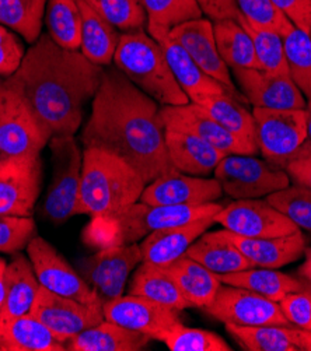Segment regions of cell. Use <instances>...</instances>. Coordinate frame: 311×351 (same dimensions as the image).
Wrapping results in <instances>:
<instances>
[{
  "mask_svg": "<svg viewBox=\"0 0 311 351\" xmlns=\"http://www.w3.org/2000/svg\"><path fill=\"white\" fill-rule=\"evenodd\" d=\"M129 294L146 297L177 311L191 308L167 269L145 261L132 277Z\"/></svg>",
  "mask_w": 311,
  "mask_h": 351,
  "instance_id": "obj_34",
  "label": "cell"
},
{
  "mask_svg": "<svg viewBox=\"0 0 311 351\" xmlns=\"http://www.w3.org/2000/svg\"><path fill=\"white\" fill-rule=\"evenodd\" d=\"M278 304L290 325L311 330V294L307 290L289 293Z\"/></svg>",
  "mask_w": 311,
  "mask_h": 351,
  "instance_id": "obj_47",
  "label": "cell"
},
{
  "mask_svg": "<svg viewBox=\"0 0 311 351\" xmlns=\"http://www.w3.org/2000/svg\"><path fill=\"white\" fill-rule=\"evenodd\" d=\"M137 243L111 245L100 252L78 261V273L106 304L122 295L129 274L142 262Z\"/></svg>",
  "mask_w": 311,
  "mask_h": 351,
  "instance_id": "obj_10",
  "label": "cell"
},
{
  "mask_svg": "<svg viewBox=\"0 0 311 351\" xmlns=\"http://www.w3.org/2000/svg\"><path fill=\"white\" fill-rule=\"evenodd\" d=\"M148 32L161 45L172 75L191 102H195L207 94H230L234 98L241 99L240 95L230 91L226 86L207 76L187 53V51L176 40L171 38L170 31L148 28Z\"/></svg>",
  "mask_w": 311,
  "mask_h": 351,
  "instance_id": "obj_21",
  "label": "cell"
},
{
  "mask_svg": "<svg viewBox=\"0 0 311 351\" xmlns=\"http://www.w3.org/2000/svg\"><path fill=\"white\" fill-rule=\"evenodd\" d=\"M215 223L224 230L247 238H272L289 235L300 230L268 200L243 199L223 207Z\"/></svg>",
  "mask_w": 311,
  "mask_h": 351,
  "instance_id": "obj_14",
  "label": "cell"
},
{
  "mask_svg": "<svg viewBox=\"0 0 311 351\" xmlns=\"http://www.w3.org/2000/svg\"><path fill=\"white\" fill-rule=\"evenodd\" d=\"M45 24L47 34L59 47L80 51L82 14L76 0H48Z\"/></svg>",
  "mask_w": 311,
  "mask_h": 351,
  "instance_id": "obj_36",
  "label": "cell"
},
{
  "mask_svg": "<svg viewBox=\"0 0 311 351\" xmlns=\"http://www.w3.org/2000/svg\"><path fill=\"white\" fill-rule=\"evenodd\" d=\"M244 98L254 108L306 110L307 99L289 75H273L261 69H233Z\"/></svg>",
  "mask_w": 311,
  "mask_h": 351,
  "instance_id": "obj_17",
  "label": "cell"
},
{
  "mask_svg": "<svg viewBox=\"0 0 311 351\" xmlns=\"http://www.w3.org/2000/svg\"><path fill=\"white\" fill-rule=\"evenodd\" d=\"M171 351H231L233 348L219 335L195 328H187L181 322L163 332L159 339Z\"/></svg>",
  "mask_w": 311,
  "mask_h": 351,
  "instance_id": "obj_41",
  "label": "cell"
},
{
  "mask_svg": "<svg viewBox=\"0 0 311 351\" xmlns=\"http://www.w3.org/2000/svg\"><path fill=\"white\" fill-rule=\"evenodd\" d=\"M300 280H301V283H303V289L307 290L311 294V283H308L307 280H304V278H300Z\"/></svg>",
  "mask_w": 311,
  "mask_h": 351,
  "instance_id": "obj_54",
  "label": "cell"
},
{
  "mask_svg": "<svg viewBox=\"0 0 311 351\" xmlns=\"http://www.w3.org/2000/svg\"><path fill=\"white\" fill-rule=\"evenodd\" d=\"M160 115L165 129L192 133L226 156L250 154L237 137L227 132L209 112L195 102L177 105V107H161Z\"/></svg>",
  "mask_w": 311,
  "mask_h": 351,
  "instance_id": "obj_20",
  "label": "cell"
},
{
  "mask_svg": "<svg viewBox=\"0 0 311 351\" xmlns=\"http://www.w3.org/2000/svg\"><path fill=\"white\" fill-rule=\"evenodd\" d=\"M306 156H311V152H310V153H308V154H306ZM300 157H301V156H300Z\"/></svg>",
  "mask_w": 311,
  "mask_h": 351,
  "instance_id": "obj_55",
  "label": "cell"
},
{
  "mask_svg": "<svg viewBox=\"0 0 311 351\" xmlns=\"http://www.w3.org/2000/svg\"><path fill=\"white\" fill-rule=\"evenodd\" d=\"M31 315L43 322L59 341L67 344L83 330L101 324V305H87L72 298L58 295L41 286Z\"/></svg>",
  "mask_w": 311,
  "mask_h": 351,
  "instance_id": "obj_13",
  "label": "cell"
},
{
  "mask_svg": "<svg viewBox=\"0 0 311 351\" xmlns=\"http://www.w3.org/2000/svg\"><path fill=\"white\" fill-rule=\"evenodd\" d=\"M152 337L104 319L66 344V351H141Z\"/></svg>",
  "mask_w": 311,
  "mask_h": 351,
  "instance_id": "obj_30",
  "label": "cell"
},
{
  "mask_svg": "<svg viewBox=\"0 0 311 351\" xmlns=\"http://www.w3.org/2000/svg\"><path fill=\"white\" fill-rule=\"evenodd\" d=\"M25 55L24 47L17 35L0 24V76H13Z\"/></svg>",
  "mask_w": 311,
  "mask_h": 351,
  "instance_id": "obj_46",
  "label": "cell"
},
{
  "mask_svg": "<svg viewBox=\"0 0 311 351\" xmlns=\"http://www.w3.org/2000/svg\"><path fill=\"white\" fill-rule=\"evenodd\" d=\"M145 186L141 173L125 160L102 149H84L76 215L113 221L139 202Z\"/></svg>",
  "mask_w": 311,
  "mask_h": 351,
  "instance_id": "obj_3",
  "label": "cell"
},
{
  "mask_svg": "<svg viewBox=\"0 0 311 351\" xmlns=\"http://www.w3.org/2000/svg\"><path fill=\"white\" fill-rule=\"evenodd\" d=\"M8 263L0 258V309H2L5 301V273H6Z\"/></svg>",
  "mask_w": 311,
  "mask_h": 351,
  "instance_id": "obj_53",
  "label": "cell"
},
{
  "mask_svg": "<svg viewBox=\"0 0 311 351\" xmlns=\"http://www.w3.org/2000/svg\"><path fill=\"white\" fill-rule=\"evenodd\" d=\"M187 256L196 261L215 274H227L254 267L229 239L226 230L203 232L185 252Z\"/></svg>",
  "mask_w": 311,
  "mask_h": 351,
  "instance_id": "obj_28",
  "label": "cell"
},
{
  "mask_svg": "<svg viewBox=\"0 0 311 351\" xmlns=\"http://www.w3.org/2000/svg\"><path fill=\"white\" fill-rule=\"evenodd\" d=\"M285 169L293 184H299L311 189V156L293 158Z\"/></svg>",
  "mask_w": 311,
  "mask_h": 351,
  "instance_id": "obj_50",
  "label": "cell"
},
{
  "mask_svg": "<svg viewBox=\"0 0 311 351\" xmlns=\"http://www.w3.org/2000/svg\"><path fill=\"white\" fill-rule=\"evenodd\" d=\"M257 146L264 158L281 168L296 157L307 137L306 110H253Z\"/></svg>",
  "mask_w": 311,
  "mask_h": 351,
  "instance_id": "obj_9",
  "label": "cell"
},
{
  "mask_svg": "<svg viewBox=\"0 0 311 351\" xmlns=\"http://www.w3.org/2000/svg\"><path fill=\"white\" fill-rule=\"evenodd\" d=\"M104 318L126 329L159 339L180 322V311L161 305L142 295H121L104 304Z\"/></svg>",
  "mask_w": 311,
  "mask_h": 351,
  "instance_id": "obj_16",
  "label": "cell"
},
{
  "mask_svg": "<svg viewBox=\"0 0 311 351\" xmlns=\"http://www.w3.org/2000/svg\"><path fill=\"white\" fill-rule=\"evenodd\" d=\"M235 5L241 17L254 27L275 29L281 34L292 23L270 0H235Z\"/></svg>",
  "mask_w": 311,
  "mask_h": 351,
  "instance_id": "obj_45",
  "label": "cell"
},
{
  "mask_svg": "<svg viewBox=\"0 0 311 351\" xmlns=\"http://www.w3.org/2000/svg\"><path fill=\"white\" fill-rule=\"evenodd\" d=\"M215 216L195 220L192 223L163 228L150 232L139 243L142 259L157 266H167L185 255L191 245L215 224Z\"/></svg>",
  "mask_w": 311,
  "mask_h": 351,
  "instance_id": "obj_24",
  "label": "cell"
},
{
  "mask_svg": "<svg viewBox=\"0 0 311 351\" xmlns=\"http://www.w3.org/2000/svg\"><path fill=\"white\" fill-rule=\"evenodd\" d=\"M48 0H0V24L8 27L30 45L43 34Z\"/></svg>",
  "mask_w": 311,
  "mask_h": 351,
  "instance_id": "obj_37",
  "label": "cell"
},
{
  "mask_svg": "<svg viewBox=\"0 0 311 351\" xmlns=\"http://www.w3.org/2000/svg\"><path fill=\"white\" fill-rule=\"evenodd\" d=\"M146 16V28L172 29L189 20L203 17L196 0H141Z\"/></svg>",
  "mask_w": 311,
  "mask_h": 351,
  "instance_id": "obj_40",
  "label": "cell"
},
{
  "mask_svg": "<svg viewBox=\"0 0 311 351\" xmlns=\"http://www.w3.org/2000/svg\"><path fill=\"white\" fill-rule=\"evenodd\" d=\"M203 311L224 325L250 328L290 325L278 302L227 285L219 287L215 300Z\"/></svg>",
  "mask_w": 311,
  "mask_h": 351,
  "instance_id": "obj_12",
  "label": "cell"
},
{
  "mask_svg": "<svg viewBox=\"0 0 311 351\" xmlns=\"http://www.w3.org/2000/svg\"><path fill=\"white\" fill-rule=\"evenodd\" d=\"M202 13L211 21L240 20L235 0H196Z\"/></svg>",
  "mask_w": 311,
  "mask_h": 351,
  "instance_id": "obj_49",
  "label": "cell"
},
{
  "mask_svg": "<svg viewBox=\"0 0 311 351\" xmlns=\"http://www.w3.org/2000/svg\"><path fill=\"white\" fill-rule=\"evenodd\" d=\"M49 146L54 173L41 213L45 220L59 226L76 216L83 153L75 136H55L49 140Z\"/></svg>",
  "mask_w": 311,
  "mask_h": 351,
  "instance_id": "obj_6",
  "label": "cell"
},
{
  "mask_svg": "<svg viewBox=\"0 0 311 351\" xmlns=\"http://www.w3.org/2000/svg\"><path fill=\"white\" fill-rule=\"evenodd\" d=\"M227 132L237 137L250 154L258 153L257 130L253 112L244 104L230 94H207L195 101Z\"/></svg>",
  "mask_w": 311,
  "mask_h": 351,
  "instance_id": "obj_27",
  "label": "cell"
},
{
  "mask_svg": "<svg viewBox=\"0 0 311 351\" xmlns=\"http://www.w3.org/2000/svg\"><path fill=\"white\" fill-rule=\"evenodd\" d=\"M222 208L215 202L199 206H152L136 202L111 221L117 231L114 245L136 243L153 231L216 216Z\"/></svg>",
  "mask_w": 311,
  "mask_h": 351,
  "instance_id": "obj_8",
  "label": "cell"
},
{
  "mask_svg": "<svg viewBox=\"0 0 311 351\" xmlns=\"http://www.w3.org/2000/svg\"><path fill=\"white\" fill-rule=\"evenodd\" d=\"M40 289L30 258L16 255L5 273V301L0 309V322L30 315Z\"/></svg>",
  "mask_w": 311,
  "mask_h": 351,
  "instance_id": "obj_26",
  "label": "cell"
},
{
  "mask_svg": "<svg viewBox=\"0 0 311 351\" xmlns=\"http://www.w3.org/2000/svg\"><path fill=\"white\" fill-rule=\"evenodd\" d=\"M289 76L303 93L306 99L311 98V35L293 23L281 32Z\"/></svg>",
  "mask_w": 311,
  "mask_h": 351,
  "instance_id": "obj_38",
  "label": "cell"
},
{
  "mask_svg": "<svg viewBox=\"0 0 311 351\" xmlns=\"http://www.w3.org/2000/svg\"><path fill=\"white\" fill-rule=\"evenodd\" d=\"M226 330L247 351H311V330L292 325H226Z\"/></svg>",
  "mask_w": 311,
  "mask_h": 351,
  "instance_id": "obj_25",
  "label": "cell"
},
{
  "mask_svg": "<svg viewBox=\"0 0 311 351\" xmlns=\"http://www.w3.org/2000/svg\"><path fill=\"white\" fill-rule=\"evenodd\" d=\"M306 111H307V137H306L304 145L301 146V149H300L299 153L296 154V157L306 156V154H308V153L311 152V98L307 99ZM296 157H295V158H296Z\"/></svg>",
  "mask_w": 311,
  "mask_h": 351,
  "instance_id": "obj_51",
  "label": "cell"
},
{
  "mask_svg": "<svg viewBox=\"0 0 311 351\" xmlns=\"http://www.w3.org/2000/svg\"><path fill=\"white\" fill-rule=\"evenodd\" d=\"M51 136L25 101L17 79L0 83V162L40 157Z\"/></svg>",
  "mask_w": 311,
  "mask_h": 351,
  "instance_id": "obj_5",
  "label": "cell"
},
{
  "mask_svg": "<svg viewBox=\"0 0 311 351\" xmlns=\"http://www.w3.org/2000/svg\"><path fill=\"white\" fill-rule=\"evenodd\" d=\"M27 254L44 289L87 305L104 306L101 298L84 282L78 270L69 265L48 241L38 235L32 238L27 245Z\"/></svg>",
  "mask_w": 311,
  "mask_h": 351,
  "instance_id": "obj_11",
  "label": "cell"
},
{
  "mask_svg": "<svg viewBox=\"0 0 311 351\" xmlns=\"http://www.w3.org/2000/svg\"><path fill=\"white\" fill-rule=\"evenodd\" d=\"M297 28L311 34V0H270Z\"/></svg>",
  "mask_w": 311,
  "mask_h": 351,
  "instance_id": "obj_48",
  "label": "cell"
},
{
  "mask_svg": "<svg viewBox=\"0 0 311 351\" xmlns=\"http://www.w3.org/2000/svg\"><path fill=\"white\" fill-rule=\"evenodd\" d=\"M172 40H176L203 72L226 86L230 91L240 95L233 83L230 69L222 59L214 31V21L209 19H195L170 29ZM241 97V95H240Z\"/></svg>",
  "mask_w": 311,
  "mask_h": 351,
  "instance_id": "obj_19",
  "label": "cell"
},
{
  "mask_svg": "<svg viewBox=\"0 0 311 351\" xmlns=\"http://www.w3.org/2000/svg\"><path fill=\"white\" fill-rule=\"evenodd\" d=\"M0 351H66V344L30 313L0 322Z\"/></svg>",
  "mask_w": 311,
  "mask_h": 351,
  "instance_id": "obj_31",
  "label": "cell"
},
{
  "mask_svg": "<svg viewBox=\"0 0 311 351\" xmlns=\"http://www.w3.org/2000/svg\"><path fill=\"white\" fill-rule=\"evenodd\" d=\"M104 69L80 51L59 47L48 34L25 52L14 73L31 111L52 137L75 136L87 101H93Z\"/></svg>",
  "mask_w": 311,
  "mask_h": 351,
  "instance_id": "obj_2",
  "label": "cell"
},
{
  "mask_svg": "<svg viewBox=\"0 0 311 351\" xmlns=\"http://www.w3.org/2000/svg\"><path fill=\"white\" fill-rule=\"evenodd\" d=\"M40 157L0 162V215L31 217L41 191Z\"/></svg>",
  "mask_w": 311,
  "mask_h": 351,
  "instance_id": "obj_15",
  "label": "cell"
},
{
  "mask_svg": "<svg viewBox=\"0 0 311 351\" xmlns=\"http://www.w3.org/2000/svg\"><path fill=\"white\" fill-rule=\"evenodd\" d=\"M37 237V226L32 217L0 215V252L17 254L27 248Z\"/></svg>",
  "mask_w": 311,
  "mask_h": 351,
  "instance_id": "obj_44",
  "label": "cell"
},
{
  "mask_svg": "<svg viewBox=\"0 0 311 351\" xmlns=\"http://www.w3.org/2000/svg\"><path fill=\"white\" fill-rule=\"evenodd\" d=\"M266 200L300 230L311 232V189L299 184L270 193Z\"/></svg>",
  "mask_w": 311,
  "mask_h": 351,
  "instance_id": "obj_43",
  "label": "cell"
},
{
  "mask_svg": "<svg viewBox=\"0 0 311 351\" xmlns=\"http://www.w3.org/2000/svg\"><path fill=\"white\" fill-rule=\"evenodd\" d=\"M0 83H2V80H0Z\"/></svg>",
  "mask_w": 311,
  "mask_h": 351,
  "instance_id": "obj_56",
  "label": "cell"
},
{
  "mask_svg": "<svg viewBox=\"0 0 311 351\" xmlns=\"http://www.w3.org/2000/svg\"><path fill=\"white\" fill-rule=\"evenodd\" d=\"M82 14V44L80 52L98 66H108L114 55L121 34L87 0H76Z\"/></svg>",
  "mask_w": 311,
  "mask_h": 351,
  "instance_id": "obj_29",
  "label": "cell"
},
{
  "mask_svg": "<svg viewBox=\"0 0 311 351\" xmlns=\"http://www.w3.org/2000/svg\"><path fill=\"white\" fill-rule=\"evenodd\" d=\"M303 255H304V262L300 266L299 273H300L301 278H304L308 283H311V248H306Z\"/></svg>",
  "mask_w": 311,
  "mask_h": 351,
  "instance_id": "obj_52",
  "label": "cell"
},
{
  "mask_svg": "<svg viewBox=\"0 0 311 351\" xmlns=\"http://www.w3.org/2000/svg\"><path fill=\"white\" fill-rule=\"evenodd\" d=\"M90 6L118 31L145 29L148 16L141 0H87Z\"/></svg>",
  "mask_w": 311,
  "mask_h": 351,
  "instance_id": "obj_42",
  "label": "cell"
},
{
  "mask_svg": "<svg viewBox=\"0 0 311 351\" xmlns=\"http://www.w3.org/2000/svg\"><path fill=\"white\" fill-rule=\"evenodd\" d=\"M114 63L137 88L163 107L191 102L172 75L161 45L148 31L121 34Z\"/></svg>",
  "mask_w": 311,
  "mask_h": 351,
  "instance_id": "obj_4",
  "label": "cell"
},
{
  "mask_svg": "<svg viewBox=\"0 0 311 351\" xmlns=\"http://www.w3.org/2000/svg\"><path fill=\"white\" fill-rule=\"evenodd\" d=\"M216 276L222 285L250 290L275 302H279L289 293L303 290L301 280L276 269L254 266L241 271Z\"/></svg>",
  "mask_w": 311,
  "mask_h": 351,
  "instance_id": "obj_33",
  "label": "cell"
},
{
  "mask_svg": "<svg viewBox=\"0 0 311 351\" xmlns=\"http://www.w3.org/2000/svg\"><path fill=\"white\" fill-rule=\"evenodd\" d=\"M222 195L223 191L218 180L176 171L148 184L139 202L152 206H199L214 203Z\"/></svg>",
  "mask_w": 311,
  "mask_h": 351,
  "instance_id": "obj_18",
  "label": "cell"
},
{
  "mask_svg": "<svg viewBox=\"0 0 311 351\" xmlns=\"http://www.w3.org/2000/svg\"><path fill=\"white\" fill-rule=\"evenodd\" d=\"M310 35H311V34H310Z\"/></svg>",
  "mask_w": 311,
  "mask_h": 351,
  "instance_id": "obj_57",
  "label": "cell"
},
{
  "mask_svg": "<svg viewBox=\"0 0 311 351\" xmlns=\"http://www.w3.org/2000/svg\"><path fill=\"white\" fill-rule=\"evenodd\" d=\"M174 278L184 298L191 308L205 309L209 305L222 286L218 276L187 255L164 266Z\"/></svg>",
  "mask_w": 311,
  "mask_h": 351,
  "instance_id": "obj_32",
  "label": "cell"
},
{
  "mask_svg": "<svg viewBox=\"0 0 311 351\" xmlns=\"http://www.w3.org/2000/svg\"><path fill=\"white\" fill-rule=\"evenodd\" d=\"M164 140L172 167L194 177L212 175L222 158L226 157L224 153L192 133L165 129Z\"/></svg>",
  "mask_w": 311,
  "mask_h": 351,
  "instance_id": "obj_23",
  "label": "cell"
},
{
  "mask_svg": "<svg viewBox=\"0 0 311 351\" xmlns=\"http://www.w3.org/2000/svg\"><path fill=\"white\" fill-rule=\"evenodd\" d=\"M159 104L137 88L118 67L104 69L80 140L84 149H102L130 164L145 184L172 173Z\"/></svg>",
  "mask_w": 311,
  "mask_h": 351,
  "instance_id": "obj_1",
  "label": "cell"
},
{
  "mask_svg": "<svg viewBox=\"0 0 311 351\" xmlns=\"http://www.w3.org/2000/svg\"><path fill=\"white\" fill-rule=\"evenodd\" d=\"M226 234L243 255L258 267H284L297 261L307 248V239L301 230L289 235L272 238H247L227 230Z\"/></svg>",
  "mask_w": 311,
  "mask_h": 351,
  "instance_id": "obj_22",
  "label": "cell"
},
{
  "mask_svg": "<svg viewBox=\"0 0 311 351\" xmlns=\"http://www.w3.org/2000/svg\"><path fill=\"white\" fill-rule=\"evenodd\" d=\"M238 21L250 34L261 70L273 75H289L282 35L275 29L254 27L243 17Z\"/></svg>",
  "mask_w": 311,
  "mask_h": 351,
  "instance_id": "obj_39",
  "label": "cell"
},
{
  "mask_svg": "<svg viewBox=\"0 0 311 351\" xmlns=\"http://www.w3.org/2000/svg\"><path fill=\"white\" fill-rule=\"evenodd\" d=\"M214 31L219 53L230 70L261 69L250 34L240 21H214Z\"/></svg>",
  "mask_w": 311,
  "mask_h": 351,
  "instance_id": "obj_35",
  "label": "cell"
},
{
  "mask_svg": "<svg viewBox=\"0 0 311 351\" xmlns=\"http://www.w3.org/2000/svg\"><path fill=\"white\" fill-rule=\"evenodd\" d=\"M214 178L234 200L260 199L290 185L286 169L253 154H229L218 164Z\"/></svg>",
  "mask_w": 311,
  "mask_h": 351,
  "instance_id": "obj_7",
  "label": "cell"
}]
</instances>
